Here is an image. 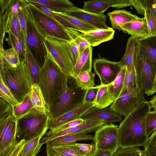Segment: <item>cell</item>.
Returning <instances> with one entry per match:
<instances>
[{
	"label": "cell",
	"mask_w": 156,
	"mask_h": 156,
	"mask_svg": "<svg viewBox=\"0 0 156 156\" xmlns=\"http://www.w3.org/2000/svg\"><path fill=\"white\" fill-rule=\"evenodd\" d=\"M26 142L24 140H23L21 141L19 143H17L9 156H18Z\"/></svg>",
	"instance_id": "cell-57"
},
{
	"label": "cell",
	"mask_w": 156,
	"mask_h": 156,
	"mask_svg": "<svg viewBox=\"0 0 156 156\" xmlns=\"http://www.w3.org/2000/svg\"><path fill=\"white\" fill-rule=\"evenodd\" d=\"M85 120L81 118L78 119L64 124L52 130L46 132L44 135L57 133L75 127L84 122Z\"/></svg>",
	"instance_id": "cell-50"
},
{
	"label": "cell",
	"mask_w": 156,
	"mask_h": 156,
	"mask_svg": "<svg viewBox=\"0 0 156 156\" xmlns=\"http://www.w3.org/2000/svg\"><path fill=\"white\" fill-rule=\"evenodd\" d=\"M24 9L27 23V46L41 68L47 56L44 41L48 34L34 20L26 0Z\"/></svg>",
	"instance_id": "cell-4"
},
{
	"label": "cell",
	"mask_w": 156,
	"mask_h": 156,
	"mask_svg": "<svg viewBox=\"0 0 156 156\" xmlns=\"http://www.w3.org/2000/svg\"><path fill=\"white\" fill-rule=\"evenodd\" d=\"M137 41L144 50L153 71L156 74V37L139 38Z\"/></svg>",
	"instance_id": "cell-22"
},
{
	"label": "cell",
	"mask_w": 156,
	"mask_h": 156,
	"mask_svg": "<svg viewBox=\"0 0 156 156\" xmlns=\"http://www.w3.org/2000/svg\"><path fill=\"white\" fill-rule=\"evenodd\" d=\"M16 144L15 141L13 142L9 146L0 153V156H9Z\"/></svg>",
	"instance_id": "cell-58"
},
{
	"label": "cell",
	"mask_w": 156,
	"mask_h": 156,
	"mask_svg": "<svg viewBox=\"0 0 156 156\" xmlns=\"http://www.w3.org/2000/svg\"><path fill=\"white\" fill-rule=\"evenodd\" d=\"M28 79L31 85L38 84L40 67L27 47L24 60Z\"/></svg>",
	"instance_id": "cell-23"
},
{
	"label": "cell",
	"mask_w": 156,
	"mask_h": 156,
	"mask_svg": "<svg viewBox=\"0 0 156 156\" xmlns=\"http://www.w3.org/2000/svg\"><path fill=\"white\" fill-rule=\"evenodd\" d=\"M63 13L83 21L98 29H108L109 27L105 23L107 16L104 14H98L90 13L76 6Z\"/></svg>",
	"instance_id": "cell-15"
},
{
	"label": "cell",
	"mask_w": 156,
	"mask_h": 156,
	"mask_svg": "<svg viewBox=\"0 0 156 156\" xmlns=\"http://www.w3.org/2000/svg\"><path fill=\"white\" fill-rule=\"evenodd\" d=\"M120 29L125 33L138 37L145 38L149 33L147 22L145 17L140 18L125 23L120 26Z\"/></svg>",
	"instance_id": "cell-19"
},
{
	"label": "cell",
	"mask_w": 156,
	"mask_h": 156,
	"mask_svg": "<svg viewBox=\"0 0 156 156\" xmlns=\"http://www.w3.org/2000/svg\"><path fill=\"white\" fill-rule=\"evenodd\" d=\"M144 17L147 22L149 33L148 36L146 38L156 37V17L149 7L145 11Z\"/></svg>",
	"instance_id": "cell-40"
},
{
	"label": "cell",
	"mask_w": 156,
	"mask_h": 156,
	"mask_svg": "<svg viewBox=\"0 0 156 156\" xmlns=\"http://www.w3.org/2000/svg\"><path fill=\"white\" fill-rule=\"evenodd\" d=\"M148 102L151 108H153L154 110L156 111V95L152 97L151 101Z\"/></svg>",
	"instance_id": "cell-63"
},
{
	"label": "cell",
	"mask_w": 156,
	"mask_h": 156,
	"mask_svg": "<svg viewBox=\"0 0 156 156\" xmlns=\"http://www.w3.org/2000/svg\"><path fill=\"white\" fill-rule=\"evenodd\" d=\"M115 153L110 151L102 150L98 148L94 156H113Z\"/></svg>",
	"instance_id": "cell-60"
},
{
	"label": "cell",
	"mask_w": 156,
	"mask_h": 156,
	"mask_svg": "<svg viewBox=\"0 0 156 156\" xmlns=\"http://www.w3.org/2000/svg\"><path fill=\"white\" fill-rule=\"evenodd\" d=\"M67 46L74 66L78 59L80 54L79 47L73 40L68 41Z\"/></svg>",
	"instance_id": "cell-51"
},
{
	"label": "cell",
	"mask_w": 156,
	"mask_h": 156,
	"mask_svg": "<svg viewBox=\"0 0 156 156\" xmlns=\"http://www.w3.org/2000/svg\"><path fill=\"white\" fill-rule=\"evenodd\" d=\"M98 90L94 103L95 106L100 108H106L111 105L115 100L108 90V85L98 86Z\"/></svg>",
	"instance_id": "cell-31"
},
{
	"label": "cell",
	"mask_w": 156,
	"mask_h": 156,
	"mask_svg": "<svg viewBox=\"0 0 156 156\" xmlns=\"http://www.w3.org/2000/svg\"><path fill=\"white\" fill-rule=\"evenodd\" d=\"M94 103H83L76 108L55 118L49 117L48 129L52 130L64 124L81 118L88 111L95 106Z\"/></svg>",
	"instance_id": "cell-16"
},
{
	"label": "cell",
	"mask_w": 156,
	"mask_h": 156,
	"mask_svg": "<svg viewBox=\"0 0 156 156\" xmlns=\"http://www.w3.org/2000/svg\"><path fill=\"white\" fill-rule=\"evenodd\" d=\"M138 39L133 36H131L128 38L125 53L119 61L122 67L129 66L133 63L135 46Z\"/></svg>",
	"instance_id": "cell-35"
},
{
	"label": "cell",
	"mask_w": 156,
	"mask_h": 156,
	"mask_svg": "<svg viewBox=\"0 0 156 156\" xmlns=\"http://www.w3.org/2000/svg\"><path fill=\"white\" fill-rule=\"evenodd\" d=\"M84 120V122L82 123L75 127L57 133L44 135L41 139L40 142L46 144L50 140L67 135L79 133L87 134L95 131L98 128L105 124L102 121L94 119Z\"/></svg>",
	"instance_id": "cell-13"
},
{
	"label": "cell",
	"mask_w": 156,
	"mask_h": 156,
	"mask_svg": "<svg viewBox=\"0 0 156 156\" xmlns=\"http://www.w3.org/2000/svg\"><path fill=\"white\" fill-rule=\"evenodd\" d=\"M24 0H21V6L17 13V16L20 23L21 31L23 34L25 43L27 46L26 42L27 23L24 9Z\"/></svg>",
	"instance_id": "cell-47"
},
{
	"label": "cell",
	"mask_w": 156,
	"mask_h": 156,
	"mask_svg": "<svg viewBox=\"0 0 156 156\" xmlns=\"http://www.w3.org/2000/svg\"><path fill=\"white\" fill-rule=\"evenodd\" d=\"M20 31V26L17 14L14 16L11 21L7 33L10 32L14 35L17 36Z\"/></svg>",
	"instance_id": "cell-55"
},
{
	"label": "cell",
	"mask_w": 156,
	"mask_h": 156,
	"mask_svg": "<svg viewBox=\"0 0 156 156\" xmlns=\"http://www.w3.org/2000/svg\"><path fill=\"white\" fill-rule=\"evenodd\" d=\"M68 41L47 35L44 44L63 71L69 76L73 77L74 66L68 48Z\"/></svg>",
	"instance_id": "cell-8"
},
{
	"label": "cell",
	"mask_w": 156,
	"mask_h": 156,
	"mask_svg": "<svg viewBox=\"0 0 156 156\" xmlns=\"http://www.w3.org/2000/svg\"><path fill=\"white\" fill-rule=\"evenodd\" d=\"M21 0H12L2 14L5 32L7 33L9 25L14 16L17 15L21 6Z\"/></svg>",
	"instance_id": "cell-34"
},
{
	"label": "cell",
	"mask_w": 156,
	"mask_h": 156,
	"mask_svg": "<svg viewBox=\"0 0 156 156\" xmlns=\"http://www.w3.org/2000/svg\"><path fill=\"white\" fill-rule=\"evenodd\" d=\"M44 134H42L26 141L20 152L18 156L35 149L40 143L41 139Z\"/></svg>",
	"instance_id": "cell-46"
},
{
	"label": "cell",
	"mask_w": 156,
	"mask_h": 156,
	"mask_svg": "<svg viewBox=\"0 0 156 156\" xmlns=\"http://www.w3.org/2000/svg\"><path fill=\"white\" fill-rule=\"evenodd\" d=\"M16 131V123L13 125L9 131L4 137L0 153L5 149L13 142L15 141Z\"/></svg>",
	"instance_id": "cell-49"
},
{
	"label": "cell",
	"mask_w": 156,
	"mask_h": 156,
	"mask_svg": "<svg viewBox=\"0 0 156 156\" xmlns=\"http://www.w3.org/2000/svg\"><path fill=\"white\" fill-rule=\"evenodd\" d=\"M44 144V143L40 142L38 145L35 149L26 153L20 156H36L40 152L41 147Z\"/></svg>",
	"instance_id": "cell-59"
},
{
	"label": "cell",
	"mask_w": 156,
	"mask_h": 156,
	"mask_svg": "<svg viewBox=\"0 0 156 156\" xmlns=\"http://www.w3.org/2000/svg\"><path fill=\"white\" fill-rule=\"evenodd\" d=\"M156 131L149 136L145 144L144 150L147 156H156Z\"/></svg>",
	"instance_id": "cell-45"
},
{
	"label": "cell",
	"mask_w": 156,
	"mask_h": 156,
	"mask_svg": "<svg viewBox=\"0 0 156 156\" xmlns=\"http://www.w3.org/2000/svg\"><path fill=\"white\" fill-rule=\"evenodd\" d=\"M94 136L82 133L72 134L58 137L48 141L46 143L50 147L75 143L82 140H93Z\"/></svg>",
	"instance_id": "cell-25"
},
{
	"label": "cell",
	"mask_w": 156,
	"mask_h": 156,
	"mask_svg": "<svg viewBox=\"0 0 156 156\" xmlns=\"http://www.w3.org/2000/svg\"><path fill=\"white\" fill-rule=\"evenodd\" d=\"M113 156H147L144 150L137 147L128 148H119Z\"/></svg>",
	"instance_id": "cell-42"
},
{
	"label": "cell",
	"mask_w": 156,
	"mask_h": 156,
	"mask_svg": "<svg viewBox=\"0 0 156 156\" xmlns=\"http://www.w3.org/2000/svg\"><path fill=\"white\" fill-rule=\"evenodd\" d=\"M86 90L78 86L73 77H69L66 88L54 100L49 108V117H58L82 105Z\"/></svg>",
	"instance_id": "cell-5"
},
{
	"label": "cell",
	"mask_w": 156,
	"mask_h": 156,
	"mask_svg": "<svg viewBox=\"0 0 156 156\" xmlns=\"http://www.w3.org/2000/svg\"><path fill=\"white\" fill-rule=\"evenodd\" d=\"M93 66L96 74L100 79V85L103 86L112 82L122 68L119 62L111 61L100 57L94 59Z\"/></svg>",
	"instance_id": "cell-12"
},
{
	"label": "cell",
	"mask_w": 156,
	"mask_h": 156,
	"mask_svg": "<svg viewBox=\"0 0 156 156\" xmlns=\"http://www.w3.org/2000/svg\"><path fill=\"white\" fill-rule=\"evenodd\" d=\"M15 123L16 119L12 114L6 117L0 122V152L4 137Z\"/></svg>",
	"instance_id": "cell-39"
},
{
	"label": "cell",
	"mask_w": 156,
	"mask_h": 156,
	"mask_svg": "<svg viewBox=\"0 0 156 156\" xmlns=\"http://www.w3.org/2000/svg\"><path fill=\"white\" fill-rule=\"evenodd\" d=\"M8 34V37L5 38V41L11 48H13L17 52L20 61H24L27 47L22 32L21 31L17 36L10 32Z\"/></svg>",
	"instance_id": "cell-28"
},
{
	"label": "cell",
	"mask_w": 156,
	"mask_h": 156,
	"mask_svg": "<svg viewBox=\"0 0 156 156\" xmlns=\"http://www.w3.org/2000/svg\"><path fill=\"white\" fill-rule=\"evenodd\" d=\"M141 90L138 85L133 62L132 64L126 67V71L121 91H126L129 92L137 93Z\"/></svg>",
	"instance_id": "cell-26"
},
{
	"label": "cell",
	"mask_w": 156,
	"mask_h": 156,
	"mask_svg": "<svg viewBox=\"0 0 156 156\" xmlns=\"http://www.w3.org/2000/svg\"><path fill=\"white\" fill-rule=\"evenodd\" d=\"M45 62L40 68L38 85L48 110L54 100L66 89L70 77L62 70L47 50Z\"/></svg>",
	"instance_id": "cell-2"
},
{
	"label": "cell",
	"mask_w": 156,
	"mask_h": 156,
	"mask_svg": "<svg viewBox=\"0 0 156 156\" xmlns=\"http://www.w3.org/2000/svg\"><path fill=\"white\" fill-rule=\"evenodd\" d=\"M92 48L91 46L86 48L80 53L74 66V75L92 69Z\"/></svg>",
	"instance_id": "cell-24"
},
{
	"label": "cell",
	"mask_w": 156,
	"mask_h": 156,
	"mask_svg": "<svg viewBox=\"0 0 156 156\" xmlns=\"http://www.w3.org/2000/svg\"><path fill=\"white\" fill-rule=\"evenodd\" d=\"M107 16L110 21L112 28L119 30H121L120 26L122 24L139 18L125 9L114 10L108 12Z\"/></svg>",
	"instance_id": "cell-20"
},
{
	"label": "cell",
	"mask_w": 156,
	"mask_h": 156,
	"mask_svg": "<svg viewBox=\"0 0 156 156\" xmlns=\"http://www.w3.org/2000/svg\"><path fill=\"white\" fill-rule=\"evenodd\" d=\"M0 98L5 100L12 106L19 102L14 98L8 88L0 77Z\"/></svg>",
	"instance_id": "cell-43"
},
{
	"label": "cell",
	"mask_w": 156,
	"mask_h": 156,
	"mask_svg": "<svg viewBox=\"0 0 156 156\" xmlns=\"http://www.w3.org/2000/svg\"><path fill=\"white\" fill-rule=\"evenodd\" d=\"M5 34L3 21L2 14L0 9V48L1 49H4L3 42Z\"/></svg>",
	"instance_id": "cell-56"
},
{
	"label": "cell",
	"mask_w": 156,
	"mask_h": 156,
	"mask_svg": "<svg viewBox=\"0 0 156 156\" xmlns=\"http://www.w3.org/2000/svg\"><path fill=\"white\" fill-rule=\"evenodd\" d=\"M142 90L138 93L121 91L109 108L118 115L126 117L136 108L147 102Z\"/></svg>",
	"instance_id": "cell-10"
},
{
	"label": "cell",
	"mask_w": 156,
	"mask_h": 156,
	"mask_svg": "<svg viewBox=\"0 0 156 156\" xmlns=\"http://www.w3.org/2000/svg\"><path fill=\"white\" fill-rule=\"evenodd\" d=\"M28 95L34 108L49 115L48 110L38 84H34L31 85L30 90Z\"/></svg>",
	"instance_id": "cell-29"
},
{
	"label": "cell",
	"mask_w": 156,
	"mask_h": 156,
	"mask_svg": "<svg viewBox=\"0 0 156 156\" xmlns=\"http://www.w3.org/2000/svg\"><path fill=\"white\" fill-rule=\"evenodd\" d=\"M118 127L113 123L105 124L95 131L93 140L98 149L116 152L119 148Z\"/></svg>",
	"instance_id": "cell-11"
},
{
	"label": "cell",
	"mask_w": 156,
	"mask_h": 156,
	"mask_svg": "<svg viewBox=\"0 0 156 156\" xmlns=\"http://www.w3.org/2000/svg\"><path fill=\"white\" fill-rule=\"evenodd\" d=\"M156 129V111H150L147 113L145 121V129L149 137Z\"/></svg>",
	"instance_id": "cell-44"
},
{
	"label": "cell",
	"mask_w": 156,
	"mask_h": 156,
	"mask_svg": "<svg viewBox=\"0 0 156 156\" xmlns=\"http://www.w3.org/2000/svg\"><path fill=\"white\" fill-rule=\"evenodd\" d=\"M11 114H12V106L0 98V122Z\"/></svg>",
	"instance_id": "cell-52"
},
{
	"label": "cell",
	"mask_w": 156,
	"mask_h": 156,
	"mask_svg": "<svg viewBox=\"0 0 156 156\" xmlns=\"http://www.w3.org/2000/svg\"><path fill=\"white\" fill-rule=\"evenodd\" d=\"M65 29L72 40H73L78 45L80 53L82 52L86 48L90 46L87 41L80 36L76 30L66 28Z\"/></svg>",
	"instance_id": "cell-41"
},
{
	"label": "cell",
	"mask_w": 156,
	"mask_h": 156,
	"mask_svg": "<svg viewBox=\"0 0 156 156\" xmlns=\"http://www.w3.org/2000/svg\"><path fill=\"white\" fill-rule=\"evenodd\" d=\"M81 150L83 156H94L96 153L98 147L94 144H92L75 143Z\"/></svg>",
	"instance_id": "cell-48"
},
{
	"label": "cell",
	"mask_w": 156,
	"mask_h": 156,
	"mask_svg": "<svg viewBox=\"0 0 156 156\" xmlns=\"http://www.w3.org/2000/svg\"><path fill=\"white\" fill-rule=\"evenodd\" d=\"M33 108L28 95L21 102L12 106V115L16 119L27 114Z\"/></svg>",
	"instance_id": "cell-37"
},
{
	"label": "cell",
	"mask_w": 156,
	"mask_h": 156,
	"mask_svg": "<svg viewBox=\"0 0 156 156\" xmlns=\"http://www.w3.org/2000/svg\"><path fill=\"white\" fill-rule=\"evenodd\" d=\"M2 55L4 70H14L20 63L18 55L12 48L4 49L2 51Z\"/></svg>",
	"instance_id": "cell-30"
},
{
	"label": "cell",
	"mask_w": 156,
	"mask_h": 156,
	"mask_svg": "<svg viewBox=\"0 0 156 156\" xmlns=\"http://www.w3.org/2000/svg\"><path fill=\"white\" fill-rule=\"evenodd\" d=\"M132 6L137 13L144 16L145 12L148 7L150 0H132Z\"/></svg>",
	"instance_id": "cell-53"
},
{
	"label": "cell",
	"mask_w": 156,
	"mask_h": 156,
	"mask_svg": "<svg viewBox=\"0 0 156 156\" xmlns=\"http://www.w3.org/2000/svg\"><path fill=\"white\" fill-rule=\"evenodd\" d=\"M132 0H90L83 2V10L98 14H104L110 7L121 8L132 6Z\"/></svg>",
	"instance_id": "cell-14"
},
{
	"label": "cell",
	"mask_w": 156,
	"mask_h": 156,
	"mask_svg": "<svg viewBox=\"0 0 156 156\" xmlns=\"http://www.w3.org/2000/svg\"><path fill=\"white\" fill-rule=\"evenodd\" d=\"M76 30L92 47L113 39L115 33V30L110 27L108 29H97L87 32Z\"/></svg>",
	"instance_id": "cell-18"
},
{
	"label": "cell",
	"mask_w": 156,
	"mask_h": 156,
	"mask_svg": "<svg viewBox=\"0 0 156 156\" xmlns=\"http://www.w3.org/2000/svg\"><path fill=\"white\" fill-rule=\"evenodd\" d=\"M5 83L15 99L20 103L29 93L31 85L24 61L14 70H4Z\"/></svg>",
	"instance_id": "cell-7"
},
{
	"label": "cell",
	"mask_w": 156,
	"mask_h": 156,
	"mask_svg": "<svg viewBox=\"0 0 156 156\" xmlns=\"http://www.w3.org/2000/svg\"><path fill=\"white\" fill-rule=\"evenodd\" d=\"M49 115L33 108L29 112L16 119L15 142L26 141L42 134L48 129Z\"/></svg>",
	"instance_id": "cell-3"
},
{
	"label": "cell",
	"mask_w": 156,
	"mask_h": 156,
	"mask_svg": "<svg viewBox=\"0 0 156 156\" xmlns=\"http://www.w3.org/2000/svg\"><path fill=\"white\" fill-rule=\"evenodd\" d=\"M1 0H0V2H1Z\"/></svg>",
	"instance_id": "cell-64"
},
{
	"label": "cell",
	"mask_w": 156,
	"mask_h": 156,
	"mask_svg": "<svg viewBox=\"0 0 156 156\" xmlns=\"http://www.w3.org/2000/svg\"><path fill=\"white\" fill-rule=\"evenodd\" d=\"M75 143L52 147L46 144L47 155L48 156H83L81 150Z\"/></svg>",
	"instance_id": "cell-21"
},
{
	"label": "cell",
	"mask_w": 156,
	"mask_h": 156,
	"mask_svg": "<svg viewBox=\"0 0 156 156\" xmlns=\"http://www.w3.org/2000/svg\"><path fill=\"white\" fill-rule=\"evenodd\" d=\"M148 7L156 17V0H150Z\"/></svg>",
	"instance_id": "cell-62"
},
{
	"label": "cell",
	"mask_w": 156,
	"mask_h": 156,
	"mask_svg": "<svg viewBox=\"0 0 156 156\" xmlns=\"http://www.w3.org/2000/svg\"><path fill=\"white\" fill-rule=\"evenodd\" d=\"M133 60L140 88L144 94L148 96L153 95L156 92V74L138 41L135 46Z\"/></svg>",
	"instance_id": "cell-6"
},
{
	"label": "cell",
	"mask_w": 156,
	"mask_h": 156,
	"mask_svg": "<svg viewBox=\"0 0 156 156\" xmlns=\"http://www.w3.org/2000/svg\"><path fill=\"white\" fill-rule=\"evenodd\" d=\"M151 108L147 101L125 117L118 127L119 148L144 147L148 138L146 132L145 121Z\"/></svg>",
	"instance_id": "cell-1"
},
{
	"label": "cell",
	"mask_w": 156,
	"mask_h": 156,
	"mask_svg": "<svg viewBox=\"0 0 156 156\" xmlns=\"http://www.w3.org/2000/svg\"><path fill=\"white\" fill-rule=\"evenodd\" d=\"M81 119L83 120L92 119L101 121L105 124L122 121L121 116L109 108H100L95 106L86 112Z\"/></svg>",
	"instance_id": "cell-17"
},
{
	"label": "cell",
	"mask_w": 156,
	"mask_h": 156,
	"mask_svg": "<svg viewBox=\"0 0 156 156\" xmlns=\"http://www.w3.org/2000/svg\"><path fill=\"white\" fill-rule=\"evenodd\" d=\"M27 3L34 20L48 35L68 41L72 40L65 28L43 12Z\"/></svg>",
	"instance_id": "cell-9"
},
{
	"label": "cell",
	"mask_w": 156,
	"mask_h": 156,
	"mask_svg": "<svg viewBox=\"0 0 156 156\" xmlns=\"http://www.w3.org/2000/svg\"><path fill=\"white\" fill-rule=\"evenodd\" d=\"M27 2L49 16L58 23L66 28L72 29L79 30L75 26L61 17L48 9L39 3L33 2L31 0H26Z\"/></svg>",
	"instance_id": "cell-32"
},
{
	"label": "cell",
	"mask_w": 156,
	"mask_h": 156,
	"mask_svg": "<svg viewBox=\"0 0 156 156\" xmlns=\"http://www.w3.org/2000/svg\"><path fill=\"white\" fill-rule=\"evenodd\" d=\"M98 86L87 90L83 100L84 103H94L98 90Z\"/></svg>",
	"instance_id": "cell-54"
},
{
	"label": "cell",
	"mask_w": 156,
	"mask_h": 156,
	"mask_svg": "<svg viewBox=\"0 0 156 156\" xmlns=\"http://www.w3.org/2000/svg\"><path fill=\"white\" fill-rule=\"evenodd\" d=\"M95 75L91 71H86L74 75L73 77L78 87L87 90L94 87Z\"/></svg>",
	"instance_id": "cell-33"
},
{
	"label": "cell",
	"mask_w": 156,
	"mask_h": 156,
	"mask_svg": "<svg viewBox=\"0 0 156 156\" xmlns=\"http://www.w3.org/2000/svg\"><path fill=\"white\" fill-rule=\"evenodd\" d=\"M41 4L51 11L64 13L75 6V5L68 0H31Z\"/></svg>",
	"instance_id": "cell-27"
},
{
	"label": "cell",
	"mask_w": 156,
	"mask_h": 156,
	"mask_svg": "<svg viewBox=\"0 0 156 156\" xmlns=\"http://www.w3.org/2000/svg\"><path fill=\"white\" fill-rule=\"evenodd\" d=\"M54 12L75 26L80 30L87 32L98 29L94 26L86 22L68 16L64 13Z\"/></svg>",
	"instance_id": "cell-38"
},
{
	"label": "cell",
	"mask_w": 156,
	"mask_h": 156,
	"mask_svg": "<svg viewBox=\"0 0 156 156\" xmlns=\"http://www.w3.org/2000/svg\"><path fill=\"white\" fill-rule=\"evenodd\" d=\"M3 49H1L0 48V77L5 83V80L4 74V69L2 55V51Z\"/></svg>",
	"instance_id": "cell-61"
},
{
	"label": "cell",
	"mask_w": 156,
	"mask_h": 156,
	"mask_svg": "<svg viewBox=\"0 0 156 156\" xmlns=\"http://www.w3.org/2000/svg\"><path fill=\"white\" fill-rule=\"evenodd\" d=\"M126 71V67H122L115 80L108 85V90L115 100L122 90Z\"/></svg>",
	"instance_id": "cell-36"
}]
</instances>
